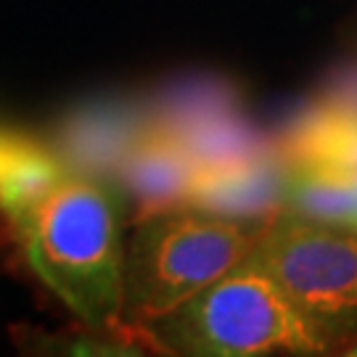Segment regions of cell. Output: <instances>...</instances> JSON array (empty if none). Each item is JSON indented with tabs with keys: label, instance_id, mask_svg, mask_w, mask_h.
Segmentation results:
<instances>
[{
	"label": "cell",
	"instance_id": "277c9868",
	"mask_svg": "<svg viewBox=\"0 0 357 357\" xmlns=\"http://www.w3.org/2000/svg\"><path fill=\"white\" fill-rule=\"evenodd\" d=\"M296 310L328 344L357 336V230L283 212L257 246Z\"/></svg>",
	"mask_w": 357,
	"mask_h": 357
},
{
	"label": "cell",
	"instance_id": "30bf717a",
	"mask_svg": "<svg viewBox=\"0 0 357 357\" xmlns=\"http://www.w3.org/2000/svg\"><path fill=\"white\" fill-rule=\"evenodd\" d=\"M45 151V146L26 135H16V132H6L0 130V185L13 175L19 167L35 159L38 153Z\"/></svg>",
	"mask_w": 357,
	"mask_h": 357
},
{
	"label": "cell",
	"instance_id": "7a4b0ae2",
	"mask_svg": "<svg viewBox=\"0 0 357 357\" xmlns=\"http://www.w3.org/2000/svg\"><path fill=\"white\" fill-rule=\"evenodd\" d=\"M138 333L167 352L199 357L318 355L331 349L296 310L257 249L188 302L138 328Z\"/></svg>",
	"mask_w": 357,
	"mask_h": 357
},
{
	"label": "cell",
	"instance_id": "3957f363",
	"mask_svg": "<svg viewBox=\"0 0 357 357\" xmlns=\"http://www.w3.org/2000/svg\"><path fill=\"white\" fill-rule=\"evenodd\" d=\"M265 222L178 206L135 222L125 249L122 326L138 331L215 283L259 246Z\"/></svg>",
	"mask_w": 357,
	"mask_h": 357
},
{
	"label": "cell",
	"instance_id": "52a82bcc",
	"mask_svg": "<svg viewBox=\"0 0 357 357\" xmlns=\"http://www.w3.org/2000/svg\"><path fill=\"white\" fill-rule=\"evenodd\" d=\"M199 178L202 165L178 138L156 128L151 119L130 143L112 175L116 188L128 199L135 222L167 209L191 206Z\"/></svg>",
	"mask_w": 357,
	"mask_h": 357
},
{
	"label": "cell",
	"instance_id": "ba28073f",
	"mask_svg": "<svg viewBox=\"0 0 357 357\" xmlns=\"http://www.w3.org/2000/svg\"><path fill=\"white\" fill-rule=\"evenodd\" d=\"M212 215L270 225L286 209V165L278 151L241 165L202 169L193 204Z\"/></svg>",
	"mask_w": 357,
	"mask_h": 357
},
{
	"label": "cell",
	"instance_id": "6da1fadb",
	"mask_svg": "<svg viewBox=\"0 0 357 357\" xmlns=\"http://www.w3.org/2000/svg\"><path fill=\"white\" fill-rule=\"evenodd\" d=\"M24 265L79 320L122 328L125 243L116 196L66 169L45 193L3 215Z\"/></svg>",
	"mask_w": 357,
	"mask_h": 357
},
{
	"label": "cell",
	"instance_id": "9c48e42d",
	"mask_svg": "<svg viewBox=\"0 0 357 357\" xmlns=\"http://www.w3.org/2000/svg\"><path fill=\"white\" fill-rule=\"evenodd\" d=\"M146 125L149 112L135 106H93L66 122L56 153L72 172L98 180L112 178L119 159Z\"/></svg>",
	"mask_w": 357,
	"mask_h": 357
},
{
	"label": "cell",
	"instance_id": "8fae6325",
	"mask_svg": "<svg viewBox=\"0 0 357 357\" xmlns=\"http://www.w3.org/2000/svg\"><path fill=\"white\" fill-rule=\"evenodd\" d=\"M347 355H352V357H357V336L349 342V349H347Z\"/></svg>",
	"mask_w": 357,
	"mask_h": 357
},
{
	"label": "cell",
	"instance_id": "8992f818",
	"mask_svg": "<svg viewBox=\"0 0 357 357\" xmlns=\"http://www.w3.org/2000/svg\"><path fill=\"white\" fill-rule=\"evenodd\" d=\"M273 143L286 167L320 169L357 188V72L336 77Z\"/></svg>",
	"mask_w": 357,
	"mask_h": 357
},
{
	"label": "cell",
	"instance_id": "5b68a950",
	"mask_svg": "<svg viewBox=\"0 0 357 357\" xmlns=\"http://www.w3.org/2000/svg\"><path fill=\"white\" fill-rule=\"evenodd\" d=\"M156 128L178 138L202 169L241 165L275 151L238 106L236 90L222 79H191L165 93L149 112Z\"/></svg>",
	"mask_w": 357,
	"mask_h": 357
}]
</instances>
